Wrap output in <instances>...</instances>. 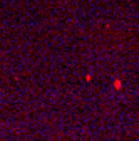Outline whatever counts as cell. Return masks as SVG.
Returning a JSON list of instances; mask_svg holds the SVG:
<instances>
[{
	"mask_svg": "<svg viewBox=\"0 0 139 141\" xmlns=\"http://www.w3.org/2000/svg\"><path fill=\"white\" fill-rule=\"evenodd\" d=\"M122 87V82L119 79H114V89H121Z\"/></svg>",
	"mask_w": 139,
	"mask_h": 141,
	"instance_id": "6da1fadb",
	"label": "cell"
}]
</instances>
